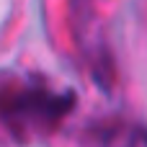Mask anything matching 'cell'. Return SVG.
<instances>
[{
    "label": "cell",
    "mask_w": 147,
    "mask_h": 147,
    "mask_svg": "<svg viewBox=\"0 0 147 147\" xmlns=\"http://www.w3.org/2000/svg\"><path fill=\"white\" fill-rule=\"evenodd\" d=\"M72 109V90L49 88L44 80H0V124L18 140L54 132Z\"/></svg>",
    "instance_id": "6da1fadb"
}]
</instances>
